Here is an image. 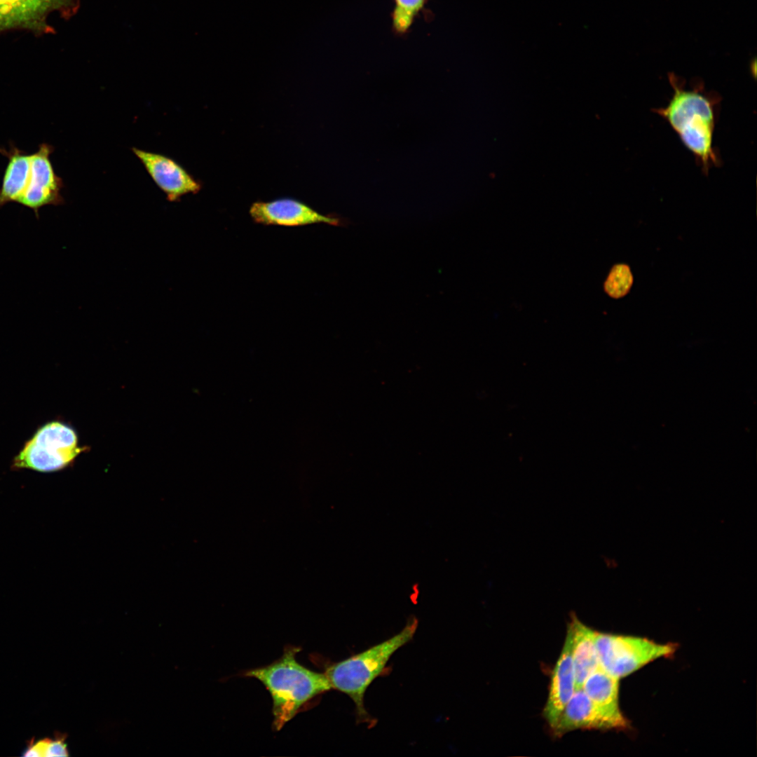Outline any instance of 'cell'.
Segmentation results:
<instances>
[{
	"instance_id": "obj_13",
	"label": "cell",
	"mask_w": 757,
	"mask_h": 757,
	"mask_svg": "<svg viewBox=\"0 0 757 757\" xmlns=\"http://www.w3.org/2000/svg\"><path fill=\"white\" fill-rule=\"evenodd\" d=\"M619 679L606 672L601 667L590 674L582 689L589 698L611 718L620 729L627 728L628 723L618 704Z\"/></svg>"
},
{
	"instance_id": "obj_2",
	"label": "cell",
	"mask_w": 757,
	"mask_h": 757,
	"mask_svg": "<svg viewBox=\"0 0 757 757\" xmlns=\"http://www.w3.org/2000/svg\"><path fill=\"white\" fill-rule=\"evenodd\" d=\"M299 648L288 646L282 655L270 664L244 673L260 681L272 700L273 727L276 730L290 721L308 701L332 689L325 673L312 671L296 659Z\"/></svg>"
},
{
	"instance_id": "obj_11",
	"label": "cell",
	"mask_w": 757,
	"mask_h": 757,
	"mask_svg": "<svg viewBox=\"0 0 757 757\" xmlns=\"http://www.w3.org/2000/svg\"><path fill=\"white\" fill-rule=\"evenodd\" d=\"M578 729H620L618 725L596 706L581 688L575 690L552 730L561 737Z\"/></svg>"
},
{
	"instance_id": "obj_7",
	"label": "cell",
	"mask_w": 757,
	"mask_h": 757,
	"mask_svg": "<svg viewBox=\"0 0 757 757\" xmlns=\"http://www.w3.org/2000/svg\"><path fill=\"white\" fill-rule=\"evenodd\" d=\"M53 150V146L42 143L38 151L31 154L30 177L25 191L18 201L32 209L36 215L43 206L59 205L63 202L60 193L63 182L55 172L50 160Z\"/></svg>"
},
{
	"instance_id": "obj_9",
	"label": "cell",
	"mask_w": 757,
	"mask_h": 757,
	"mask_svg": "<svg viewBox=\"0 0 757 757\" xmlns=\"http://www.w3.org/2000/svg\"><path fill=\"white\" fill-rule=\"evenodd\" d=\"M250 214L253 220L264 225L300 226L318 223L337 226L339 220L320 214L309 206L293 199L254 203Z\"/></svg>"
},
{
	"instance_id": "obj_3",
	"label": "cell",
	"mask_w": 757,
	"mask_h": 757,
	"mask_svg": "<svg viewBox=\"0 0 757 757\" xmlns=\"http://www.w3.org/2000/svg\"><path fill=\"white\" fill-rule=\"evenodd\" d=\"M418 622L411 618L393 636L329 666L325 672L332 689L346 694L353 701L360 721H368L364 695L368 687L379 676L393 655L414 637Z\"/></svg>"
},
{
	"instance_id": "obj_16",
	"label": "cell",
	"mask_w": 757,
	"mask_h": 757,
	"mask_svg": "<svg viewBox=\"0 0 757 757\" xmlns=\"http://www.w3.org/2000/svg\"><path fill=\"white\" fill-rule=\"evenodd\" d=\"M632 284L633 276L629 267L620 264L611 270L604 282V289L610 296L618 299L629 292Z\"/></svg>"
},
{
	"instance_id": "obj_14",
	"label": "cell",
	"mask_w": 757,
	"mask_h": 757,
	"mask_svg": "<svg viewBox=\"0 0 757 757\" xmlns=\"http://www.w3.org/2000/svg\"><path fill=\"white\" fill-rule=\"evenodd\" d=\"M8 163L0 187V207L10 202L18 203L25 191L30 177L31 154L11 144L10 149L0 148Z\"/></svg>"
},
{
	"instance_id": "obj_5",
	"label": "cell",
	"mask_w": 757,
	"mask_h": 757,
	"mask_svg": "<svg viewBox=\"0 0 757 757\" xmlns=\"http://www.w3.org/2000/svg\"><path fill=\"white\" fill-rule=\"evenodd\" d=\"M594 643L599 666L618 679L656 659L671 655L676 650L673 644H660L643 638L596 631Z\"/></svg>"
},
{
	"instance_id": "obj_8",
	"label": "cell",
	"mask_w": 757,
	"mask_h": 757,
	"mask_svg": "<svg viewBox=\"0 0 757 757\" xmlns=\"http://www.w3.org/2000/svg\"><path fill=\"white\" fill-rule=\"evenodd\" d=\"M132 151L169 201H177L183 195L200 189V184L172 158L135 147Z\"/></svg>"
},
{
	"instance_id": "obj_4",
	"label": "cell",
	"mask_w": 757,
	"mask_h": 757,
	"mask_svg": "<svg viewBox=\"0 0 757 757\" xmlns=\"http://www.w3.org/2000/svg\"><path fill=\"white\" fill-rule=\"evenodd\" d=\"M84 450L78 446V437L70 426L49 422L41 427L14 458L12 469H29L40 472L60 470L70 465Z\"/></svg>"
},
{
	"instance_id": "obj_12",
	"label": "cell",
	"mask_w": 757,
	"mask_h": 757,
	"mask_svg": "<svg viewBox=\"0 0 757 757\" xmlns=\"http://www.w3.org/2000/svg\"><path fill=\"white\" fill-rule=\"evenodd\" d=\"M572 632V660L575 690L582 688L587 677L599 667L594 643L595 631L584 625L572 613L568 623Z\"/></svg>"
},
{
	"instance_id": "obj_15",
	"label": "cell",
	"mask_w": 757,
	"mask_h": 757,
	"mask_svg": "<svg viewBox=\"0 0 757 757\" xmlns=\"http://www.w3.org/2000/svg\"><path fill=\"white\" fill-rule=\"evenodd\" d=\"M428 0H393L394 7L390 13L391 28L394 35L407 34L415 19L422 15L425 20L431 18L432 12L426 8Z\"/></svg>"
},
{
	"instance_id": "obj_10",
	"label": "cell",
	"mask_w": 757,
	"mask_h": 757,
	"mask_svg": "<svg viewBox=\"0 0 757 757\" xmlns=\"http://www.w3.org/2000/svg\"><path fill=\"white\" fill-rule=\"evenodd\" d=\"M575 691V675L572 660V632L568 625L561 653L552 673L543 716L551 729L556 726L565 706Z\"/></svg>"
},
{
	"instance_id": "obj_18",
	"label": "cell",
	"mask_w": 757,
	"mask_h": 757,
	"mask_svg": "<svg viewBox=\"0 0 757 757\" xmlns=\"http://www.w3.org/2000/svg\"><path fill=\"white\" fill-rule=\"evenodd\" d=\"M49 739L45 738L38 740L36 742H31L27 746V749L23 753L24 756H45L46 747L48 743Z\"/></svg>"
},
{
	"instance_id": "obj_6",
	"label": "cell",
	"mask_w": 757,
	"mask_h": 757,
	"mask_svg": "<svg viewBox=\"0 0 757 757\" xmlns=\"http://www.w3.org/2000/svg\"><path fill=\"white\" fill-rule=\"evenodd\" d=\"M79 0H0V32L26 29L35 34L52 32L48 18L57 11L62 17L72 16Z\"/></svg>"
},
{
	"instance_id": "obj_1",
	"label": "cell",
	"mask_w": 757,
	"mask_h": 757,
	"mask_svg": "<svg viewBox=\"0 0 757 757\" xmlns=\"http://www.w3.org/2000/svg\"><path fill=\"white\" fill-rule=\"evenodd\" d=\"M668 78L672 97L665 107L654 111L667 121L707 175L711 166L719 163L712 145L718 96L708 94L700 79H695L688 90L685 80L674 72L668 73Z\"/></svg>"
},
{
	"instance_id": "obj_17",
	"label": "cell",
	"mask_w": 757,
	"mask_h": 757,
	"mask_svg": "<svg viewBox=\"0 0 757 757\" xmlns=\"http://www.w3.org/2000/svg\"><path fill=\"white\" fill-rule=\"evenodd\" d=\"M67 756H69V750L66 743L65 735H57L55 739H49L45 756L55 757Z\"/></svg>"
}]
</instances>
